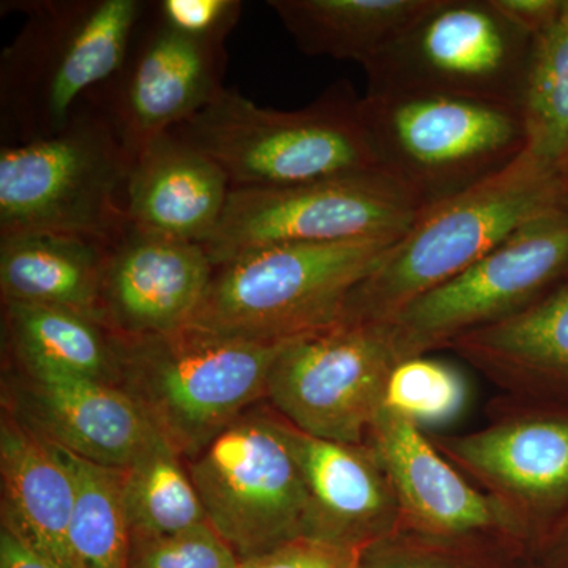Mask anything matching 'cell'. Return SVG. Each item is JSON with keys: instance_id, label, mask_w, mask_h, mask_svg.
Segmentation results:
<instances>
[{"instance_id": "cell-1", "label": "cell", "mask_w": 568, "mask_h": 568, "mask_svg": "<svg viewBox=\"0 0 568 568\" xmlns=\"http://www.w3.org/2000/svg\"><path fill=\"white\" fill-rule=\"evenodd\" d=\"M568 207V174L525 151L467 192L425 209L347 298L339 323L386 324L538 216Z\"/></svg>"}, {"instance_id": "cell-2", "label": "cell", "mask_w": 568, "mask_h": 568, "mask_svg": "<svg viewBox=\"0 0 568 568\" xmlns=\"http://www.w3.org/2000/svg\"><path fill=\"white\" fill-rule=\"evenodd\" d=\"M144 0H21L28 17L0 55L2 145L55 136L121 69Z\"/></svg>"}, {"instance_id": "cell-3", "label": "cell", "mask_w": 568, "mask_h": 568, "mask_svg": "<svg viewBox=\"0 0 568 568\" xmlns=\"http://www.w3.org/2000/svg\"><path fill=\"white\" fill-rule=\"evenodd\" d=\"M222 166L231 189H284L381 170L362 97L347 81L308 106L278 111L224 88L171 130Z\"/></svg>"}, {"instance_id": "cell-4", "label": "cell", "mask_w": 568, "mask_h": 568, "mask_svg": "<svg viewBox=\"0 0 568 568\" xmlns=\"http://www.w3.org/2000/svg\"><path fill=\"white\" fill-rule=\"evenodd\" d=\"M111 338L115 386L183 459L265 398L272 366L290 342H252L190 325L171 334Z\"/></svg>"}, {"instance_id": "cell-5", "label": "cell", "mask_w": 568, "mask_h": 568, "mask_svg": "<svg viewBox=\"0 0 568 568\" xmlns=\"http://www.w3.org/2000/svg\"><path fill=\"white\" fill-rule=\"evenodd\" d=\"M398 239L265 246L213 265L190 327L278 343L342 321L347 298Z\"/></svg>"}, {"instance_id": "cell-6", "label": "cell", "mask_w": 568, "mask_h": 568, "mask_svg": "<svg viewBox=\"0 0 568 568\" xmlns=\"http://www.w3.org/2000/svg\"><path fill=\"white\" fill-rule=\"evenodd\" d=\"M362 114L377 163L422 207L444 203L526 151L517 104L447 93H366Z\"/></svg>"}, {"instance_id": "cell-7", "label": "cell", "mask_w": 568, "mask_h": 568, "mask_svg": "<svg viewBox=\"0 0 568 568\" xmlns=\"http://www.w3.org/2000/svg\"><path fill=\"white\" fill-rule=\"evenodd\" d=\"M133 156L82 102L55 136L0 148V239L59 233L114 241L129 224Z\"/></svg>"}, {"instance_id": "cell-8", "label": "cell", "mask_w": 568, "mask_h": 568, "mask_svg": "<svg viewBox=\"0 0 568 568\" xmlns=\"http://www.w3.org/2000/svg\"><path fill=\"white\" fill-rule=\"evenodd\" d=\"M185 462L209 525L239 559L310 537L312 499L286 422L252 407Z\"/></svg>"}, {"instance_id": "cell-9", "label": "cell", "mask_w": 568, "mask_h": 568, "mask_svg": "<svg viewBox=\"0 0 568 568\" xmlns=\"http://www.w3.org/2000/svg\"><path fill=\"white\" fill-rule=\"evenodd\" d=\"M532 39L495 0H432L366 63V93H447L518 106Z\"/></svg>"}, {"instance_id": "cell-10", "label": "cell", "mask_w": 568, "mask_h": 568, "mask_svg": "<svg viewBox=\"0 0 568 568\" xmlns=\"http://www.w3.org/2000/svg\"><path fill=\"white\" fill-rule=\"evenodd\" d=\"M422 212L416 197L384 171L284 189H231L203 246L219 265L265 246L402 239Z\"/></svg>"}, {"instance_id": "cell-11", "label": "cell", "mask_w": 568, "mask_h": 568, "mask_svg": "<svg viewBox=\"0 0 568 568\" xmlns=\"http://www.w3.org/2000/svg\"><path fill=\"white\" fill-rule=\"evenodd\" d=\"M399 361L388 324L339 323L283 346L265 398L298 432L361 446Z\"/></svg>"}, {"instance_id": "cell-12", "label": "cell", "mask_w": 568, "mask_h": 568, "mask_svg": "<svg viewBox=\"0 0 568 568\" xmlns=\"http://www.w3.org/2000/svg\"><path fill=\"white\" fill-rule=\"evenodd\" d=\"M568 274V207L538 216L462 274L418 295L390 321L402 358L521 312Z\"/></svg>"}, {"instance_id": "cell-13", "label": "cell", "mask_w": 568, "mask_h": 568, "mask_svg": "<svg viewBox=\"0 0 568 568\" xmlns=\"http://www.w3.org/2000/svg\"><path fill=\"white\" fill-rule=\"evenodd\" d=\"M224 44L190 40L145 6L118 73L85 102L112 126L130 155L189 121L223 91Z\"/></svg>"}, {"instance_id": "cell-14", "label": "cell", "mask_w": 568, "mask_h": 568, "mask_svg": "<svg viewBox=\"0 0 568 568\" xmlns=\"http://www.w3.org/2000/svg\"><path fill=\"white\" fill-rule=\"evenodd\" d=\"M212 272L203 245L164 237L129 222L108 248L100 301L103 327L119 338L186 327Z\"/></svg>"}, {"instance_id": "cell-15", "label": "cell", "mask_w": 568, "mask_h": 568, "mask_svg": "<svg viewBox=\"0 0 568 568\" xmlns=\"http://www.w3.org/2000/svg\"><path fill=\"white\" fill-rule=\"evenodd\" d=\"M18 375L17 417L78 457L125 469L155 435L115 384L20 365Z\"/></svg>"}, {"instance_id": "cell-16", "label": "cell", "mask_w": 568, "mask_h": 568, "mask_svg": "<svg viewBox=\"0 0 568 568\" xmlns=\"http://www.w3.org/2000/svg\"><path fill=\"white\" fill-rule=\"evenodd\" d=\"M230 193V178L219 163L168 132L134 156L126 216L142 230L203 245L219 226Z\"/></svg>"}, {"instance_id": "cell-17", "label": "cell", "mask_w": 568, "mask_h": 568, "mask_svg": "<svg viewBox=\"0 0 568 568\" xmlns=\"http://www.w3.org/2000/svg\"><path fill=\"white\" fill-rule=\"evenodd\" d=\"M3 528L62 568H81L69 532L74 480L61 450L13 414L0 426Z\"/></svg>"}, {"instance_id": "cell-18", "label": "cell", "mask_w": 568, "mask_h": 568, "mask_svg": "<svg viewBox=\"0 0 568 568\" xmlns=\"http://www.w3.org/2000/svg\"><path fill=\"white\" fill-rule=\"evenodd\" d=\"M369 433L375 437L377 462L383 463L409 514L426 528L465 534L499 525L495 504L437 454L420 426L383 409Z\"/></svg>"}, {"instance_id": "cell-19", "label": "cell", "mask_w": 568, "mask_h": 568, "mask_svg": "<svg viewBox=\"0 0 568 568\" xmlns=\"http://www.w3.org/2000/svg\"><path fill=\"white\" fill-rule=\"evenodd\" d=\"M111 242L59 233L0 239L2 302L70 310L102 324L103 268Z\"/></svg>"}, {"instance_id": "cell-20", "label": "cell", "mask_w": 568, "mask_h": 568, "mask_svg": "<svg viewBox=\"0 0 568 568\" xmlns=\"http://www.w3.org/2000/svg\"><path fill=\"white\" fill-rule=\"evenodd\" d=\"M287 433L312 499L310 538L355 547L354 536L386 518L390 507L379 466L361 446L305 435L290 424Z\"/></svg>"}, {"instance_id": "cell-21", "label": "cell", "mask_w": 568, "mask_h": 568, "mask_svg": "<svg viewBox=\"0 0 568 568\" xmlns=\"http://www.w3.org/2000/svg\"><path fill=\"white\" fill-rule=\"evenodd\" d=\"M432 0H271L280 22L306 55H327L365 67Z\"/></svg>"}, {"instance_id": "cell-22", "label": "cell", "mask_w": 568, "mask_h": 568, "mask_svg": "<svg viewBox=\"0 0 568 568\" xmlns=\"http://www.w3.org/2000/svg\"><path fill=\"white\" fill-rule=\"evenodd\" d=\"M455 457L511 495L532 500L568 495V422L500 425L452 443Z\"/></svg>"}, {"instance_id": "cell-23", "label": "cell", "mask_w": 568, "mask_h": 568, "mask_svg": "<svg viewBox=\"0 0 568 568\" xmlns=\"http://www.w3.org/2000/svg\"><path fill=\"white\" fill-rule=\"evenodd\" d=\"M3 325L17 365L115 384L111 334L92 317L54 306L3 302Z\"/></svg>"}, {"instance_id": "cell-24", "label": "cell", "mask_w": 568, "mask_h": 568, "mask_svg": "<svg viewBox=\"0 0 568 568\" xmlns=\"http://www.w3.org/2000/svg\"><path fill=\"white\" fill-rule=\"evenodd\" d=\"M450 345L507 375H568V284L506 320L459 336Z\"/></svg>"}, {"instance_id": "cell-25", "label": "cell", "mask_w": 568, "mask_h": 568, "mask_svg": "<svg viewBox=\"0 0 568 568\" xmlns=\"http://www.w3.org/2000/svg\"><path fill=\"white\" fill-rule=\"evenodd\" d=\"M123 499L133 541L171 536L207 523L189 467L156 432L123 469Z\"/></svg>"}, {"instance_id": "cell-26", "label": "cell", "mask_w": 568, "mask_h": 568, "mask_svg": "<svg viewBox=\"0 0 568 568\" xmlns=\"http://www.w3.org/2000/svg\"><path fill=\"white\" fill-rule=\"evenodd\" d=\"M518 106L526 151L568 174V0L556 20L534 36Z\"/></svg>"}, {"instance_id": "cell-27", "label": "cell", "mask_w": 568, "mask_h": 568, "mask_svg": "<svg viewBox=\"0 0 568 568\" xmlns=\"http://www.w3.org/2000/svg\"><path fill=\"white\" fill-rule=\"evenodd\" d=\"M55 447L74 480L69 532L74 559L81 568H130L133 540L123 499V469L99 465Z\"/></svg>"}, {"instance_id": "cell-28", "label": "cell", "mask_w": 568, "mask_h": 568, "mask_svg": "<svg viewBox=\"0 0 568 568\" xmlns=\"http://www.w3.org/2000/svg\"><path fill=\"white\" fill-rule=\"evenodd\" d=\"M466 384L457 369L422 355L402 358L388 376L383 409L422 425H440L462 413Z\"/></svg>"}, {"instance_id": "cell-29", "label": "cell", "mask_w": 568, "mask_h": 568, "mask_svg": "<svg viewBox=\"0 0 568 568\" xmlns=\"http://www.w3.org/2000/svg\"><path fill=\"white\" fill-rule=\"evenodd\" d=\"M241 559L209 523L133 541L130 568H237Z\"/></svg>"}, {"instance_id": "cell-30", "label": "cell", "mask_w": 568, "mask_h": 568, "mask_svg": "<svg viewBox=\"0 0 568 568\" xmlns=\"http://www.w3.org/2000/svg\"><path fill=\"white\" fill-rule=\"evenodd\" d=\"M152 13L168 29L203 43L224 44L241 20V0H159Z\"/></svg>"}, {"instance_id": "cell-31", "label": "cell", "mask_w": 568, "mask_h": 568, "mask_svg": "<svg viewBox=\"0 0 568 568\" xmlns=\"http://www.w3.org/2000/svg\"><path fill=\"white\" fill-rule=\"evenodd\" d=\"M361 552L354 545L302 537L264 555L241 560L237 568H358Z\"/></svg>"}, {"instance_id": "cell-32", "label": "cell", "mask_w": 568, "mask_h": 568, "mask_svg": "<svg viewBox=\"0 0 568 568\" xmlns=\"http://www.w3.org/2000/svg\"><path fill=\"white\" fill-rule=\"evenodd\" d=\"M564 0H495L497 9L529 36L547 29L558 17Z\"/></svg>"}, {"instance_id": "cell-33", "label": "cell", "mask_w": 568, "mask_h": 568, "mask_svg": "<svg viewBox=\"0 0 568 568\" xmlns=\"http://www.w3.org/2000/svg\"><path fill=\"white\" fill-rule=\"evenodd\" d=\"M0 568H62L29 547L11 530L0 532Z\"/></svg>"}, {"instance_id": "cell-34", "label": "cell", "mask_w": 568, "mask_h": 568, "mask_svg": "<svg viewBox=\"0 0 568 568\" xmlns=\"http://www.w3.org/2000/svg\"><path fill=\"white\" fill-rule=\"evenodd\" d=\"M376 568H447L439 564L428 562V560H395V562L383 564Z\"/></svg>"}]
</instances>
